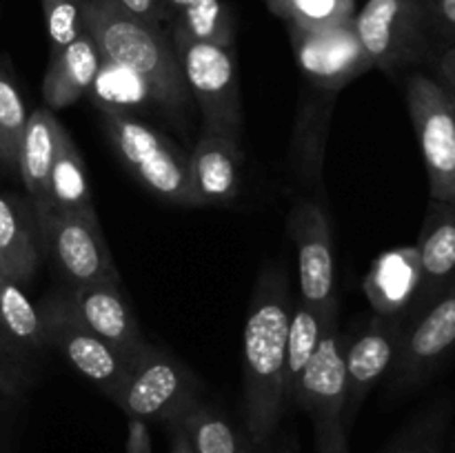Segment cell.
Instances as JSON below:
<instances>
[{"instance_id": "cell-4", "label": "cell", "mask_w": 455, "mask_h": 453, "mask_svg": "<svg viewBox=\"0 0 455 453\" xmlns=\"http://www.w3.org/2000/svg\"><path fill=\"white\" fill-rule=\"evenodd\" d=\"M172 43L191 100L204 118V127L238 140L243 131V105L234 47L191 38L178 25H172Z\"/></svg>"}, {"instance_id": "cell-13", "label": "cell", "mask_w": 455, "mask_h": 453, "mask_svg": "<svg viewBox=\"0 0 455 453\" xmlns=\"http://www.w3.org/2000/svg\"><path fill=\"white\" fill-rule=\"evenodd\" d=\"M347 400L345 340L338 333V320L327 324L320 345L291 391V404L300 407L314 422V429L342 422Z\"/></svg>"}, {"instance_id": "cell-25", "label": "cell", "mask_w": 455, "mask_h": 453, "mask_svg": "<svg viewBox=\"0 0 455 453\" xmlns=\"http://www.w3.org/2000/svg\"><path fill=\"white\" fill-rule=\"evenodd\" d=\"M333 320L338 318L324 320L318 311L311 309L309 305H305L300 298L291 305L287 331V371H284V386H287L289 404H291V391L298 376H300L302 369L307 367L311 355L315 354L324 329H327V324L333 322Z\"/></svg>"}, {"instance_id": "cell-33", "label": "cell", "mask_w": 455, "mask_h": 453, "mask_svg": "<svg viewBox=\"0 0 455 453\" xmlns=\"http://www.w3.org/2000/svg\"><path fill=\"white\" fill-rule=\"evenodd\" d=\"M116 3L132 16L151 22L156 27H163V29L164 25L172 27L173 20H176V13L164 0H116Z\"/></svg>"}, {"instance_id": "cell-7", "label": "cell", "mask_w": 455, "mask_h": 453, "mask_svg": "<svg viewBox=\"0 0 455 453\" xmlns=\"http://www.w3.org/2000/svg\"><path fill=\"white\" fill-rule=\"evenodd\" d=\"M34 213L43 256L53 262L67 287L102 282V280L120 282V274L105 242L98 218L76 216L58 209Z\"/></svg>"}, {"instance_id": "cell-19", "label": "cell", "mask_w": 455, "mask_h": 453, "mask_svg": "<svg viewBox=\"0 0 455 453\" xmlns=\"http://www.w3.org/2000/svg\"><path fill=\"white\" fill-rule=\"evenodd\" d=\"M100 65V52L84 29L65 49L49 53V65L43 78L44 107L49 111H58L78 102L92 89Z\"/></svg>"}, {"instance_id": "cell-22", "label": "cell", "mask_w": 455, "mask_h": 453, "mask_svg": "<svg viewBox=\"0 0 455 453\" xmlns=\"http://www.w3.org/2000/svg\"><path fill=\"white\" fill-rule=\"evenodd\" d=\"M52 209L76 213L84 218H98L93 209L92 189H89L87 167L74 138L65 127H58L56 155H53L52 176H49Z\"/></svg>"}, {"instance_id": "cell-8", "label": "cell", "mask_w": 455, "mask_h": 453, "mask_svg": "<svg viewBox=\"0 0 455 453\" xmlns=\"http://www.w3.org/2000/svg\"><path fill=\"white\" fill-rule=\"evenodd\" d=\"M404 98L429 176L431 200L455 203V123L449 91L435 78L411 74Z\"/></svg>"}, {"instance_id": "cell-29", "label": "cell", "mask_w": 455, "mask_h": 453, "mask_svg": "<svg viewBox=\"0 0 455 453\" xmlns=\"http://www.w3.org/2000/svg\"><path fill=\"white\" fill-rule=\"evenodd\" d=\"M287 25L323 29L354 20V0H289Z\"/></svg>"}, {"instance_id": "cell-1", "label": "cell", "mask_w": 455, "mask_h": 453, "mask_svg": "<svg viewBox=\"0 0 455 453\" xmlns=\"http://www.w3.org/2000/svg\"><path fill=\"white\" fill-rule=\"evenodd\" d=\"M291 298L283 266L260 271L243 333L244 433L253 453H274L287 411V331Z\"/></svg>"}, {"instance_id": "cell-41", "label": "cell", "mask_w": 455, "mask_h": 453, "mask_svg": "<svg viewBox=\"0 0 455 453\" xmlns=\"http://www.w3.org/2000/svg\"><path fill=\"white\" fill-rule=\"evenodd\" d=\"M449 102H451V111H453V123H455V98L449 93Z\"/></svg>"}, {"instance_id": "cell-12", "label": "cell", "mask_w": 455, "mask_h": 453, "mask_svg": "<svg viewBox=\"0 0 455 453\" xmlns=\"http://www.w3.org/2000/svg\"><path fill=\"white\" fill-rule=\"evenodd\" d=\"M289 231L298 249L300 300L324 320L336 315V262L327 213L315 203H298L291 209Z\"/></svg>"}, {"instance_id": "cell-23", "label": "cell", "mask_w": 455, "mask_h": 453, "mask_svg": "<svg viewBox=\"0 0 455 453\" xmlns=\"http://www.w3.org/2000/svg\"><path fill=\"white\" fill-rule=\"evenodd\" d=\"M0 342L9 354L40 355L47 349L38 309L20 284L0 274Z\"/></svg>"}, {"instance_id": "cell-15", "label": "cell", "mask_w": 455, "mask_h": 453, "mask_svg": "<svg viewBox=\"0 0 455 453\" xmlns=\"http://www.w3.org/2000/svg\"><path fill=\"white\" fill-rule=\"evenodd\" d=\"M67 298L80 322L129 360H136L147 349L149 342L142 336L138 318L120 293L118 282L102 280V282L78 284L69 287Z\"/></svg>"}, {"instance_id": "cell-39", "label": "cell", "mask_w": 455, "mask_h": 453, "mask_svg": "<svg viewBox=\"0 0 455 453\" xmlns=\"http://www.w3.org/2000/svg\"><path fill=\"white\" fill-rule=\"evenodd\" d=\"M267 7L271 9V12L275 13V16H280L284 20L287 18V7H289V0H265Z\"/></svg>"}, {"instance_id": "cell-20", "label": "cell", "mask_w": 455, "mask_h": 453, "mask_svg": "<svg viewBox=\"0 0 455 453\" xmlns=\"http://www.w3.org/2000/svg\"><path fill=\"white\" fill-rule=\"evenodd\" d=\"M40 262L43 247L34 207L0 194V274L25 287L34 282Z\"/></svg>"}, {"instance_id": "cell-11", "label": "cell", "mask_w": 455, "mask_h": 453, "mask_svg": "<svg viewBox=\"0 0 455 453\" xmlns=\"http://www.w3.org/2000/svg\"><path fill=\"white\" fill-rule=\"evenodd\" d=\"M289 38L300 71L320 89L338 91L373 69L355 34L354 20L323 29L289 25Z\"/></svg>"}, {"instance_id": "cell-3", "label": "cell", "mask_w": 455, "mask_h": 453, "mask_svg": "<svg viewBox=\"0 0 455 453\" xmlns=\"http://www.w3.org/2000/svg\"><path fill=\"white\" fill-rule=\"evenodd\" d=\"M100 115L120 163L140 185L167 203L204 207L191 178L189 155L182 154L167 136L142 123L133 111L100 109Z\"/></svg>"}, {"instance_id": "cell-38", "label": "cell", "mask_w": 455, "mask_h": 453, "mask_svg": "<svg viewBox=\"0 0 455 453\" xmlns=\"http://www.w3.org/2000/svg\"><path fill=\"white\" fill-rule=\"evenodd\" d=\"M169 426V453H196L191 447L189 438H187L185 429L180 425H167Z\"/></svg>"}, {"instance_id": "cell-35", "label": "cell", "mask_w": 455, "mask_h": 453, "mask_svg": "<svg viewBox=\"0 0 455 453\" xmlns=\"http://www.w3.org/2000/svg\"><path fill=\"white\" fill-rule=\"evenodd\" d=\"M315 453H349V440L342 422L314 429Z\"/></svg>"}, {"instance_id": "cell-16", "label": "cell", "mask_w": 455, "mask_h": 453, "mask_svg": "<svg viewBox=\"0 0 455 453\" xmlns=\"http://www.w3.org/2000/svg\"><path fill=\"white\" fill-rule=\"evenodd\" d=\"M416 249L420 258V287L404 322L455 287V203L431 200Z\"/></svg>"}, {"instance_id": "cell-5", "label": "cell", "mask_w": 455, "mask_h": 453, "mask_svg": "<svg viewBox=\"0 0 455 453\" xmlns=\"http://www.w3.org/2000/svg\"><path fill=\"white\" fill-rule=\"evenodd\" d=\"M200 398V382L176 355L147 345L111 402L127 420L172 425Z\"/></svg>"}, {"instance_id": "cell-21", "label": "cell", "mask_w": 455, "mask_h": 453, "mask_svg": "<svg viewBox=\"0 0 455 453\" xmlns=\"http://www.w3.org/2000/svg\"><path fill=\"white\" fill-rule=\"evenodd\" d=\"M60 120L47 109L31 111L22 133L20 154H18V173L31 198L34 211L52 209L49 176H52L53 155H56V136Z\"/></svg>"}, {"instance_id": "cell-30", "label": "cell", "mask_w": 455, "mask_h": 453, "mask_svg": "<svg viewBox=\"0 0 455 453\" xmlns=\"http://www.w3.org/2000/svg\"><path fill=\"white\" fill-rule=\"evenodd\" d=\"M47 27L49 53H56L83 34V0H40Z\"/></svg>"}, {"instance_id": "cell-24", "label": "cell", "mask_w": 455, "mask_h": 453, "mask_svg": "<svg viewBox=\"0 0 455 453\" xmlns=\"http://www.w3.org/2000/svg\"><path fill=\"white\" fill-rule=\"evenodd\" d=\"M196 453H253L247 433H240L234 422L213 404L198 400L178 420Z\"/></svg>"}, {"instance_id": "cell-14", "label": "cell", "mask_w": 455, "mask_h": 453, "mask_svg": "<svg viewBox=\"0 0 455 453\" xmlns=\"http://www.w3.org/2000/svg\"><path fill=\"white\" fill-rule=\"evenodd\" d=\"M404 320L398 315H376L354 342L345 345L347 400L342 413V426L349 433L358 409L363 407L369 391L385 376L398 354Z\"/></svg>"}, {"instance_id": "cell-31", "label": "cell", "mask_w": 455, "mask_h": 453, "mask_svg": "<svg viewBox=\"0 0 455 453\" xmlns=\"http://www.w3.org/2000/svg\"><path fill=\"white\" fill-rule=\"evenodd\" d=\"M444 429L443 413H431L413 429H409L398 442H394L387 453H438L440 433Z\"/></svg>"}, {"instance_id": "cell-40", "label": "cell", "mask_w": 455, "mask_h": 453, "mask_svg": "<svg viewBox=\"0 0 455 453\" xmlns=\"http://www.w3.org/2000/svg\"><path fill=\"white\" fill-rule=\"evenodd\" d=\"M164 3L173 9V13H176V16H180V13L187 12V9H189L196 0H164Z\"/></svg>"}, {"instance_id": "cell-28", "label": "cell", "mask_w": 455, "mask_h": 453, "mask_svg": "<svg viewBox=\"0 0 455 453\" xmlns=\"http://www.w3.org/2000/svg\"><path fill=\"white\" fill-rule=\"evenodd\" d=\"M89 91L93 93L98 109L132 111L136 102L140 105V102L149 100V93H147V89L142 87V83L136 76L105 60H102L100 71H98Z\"/></svg>"}, {"instance_id": "cell-36", "label": "cell", "mask_w": 455, "mask_h": 453, "mask_svg": "<svg viewBox=\"0 0 455 453\" xmlns=\"http://www.w3.org/2000/svg\"><path fill=\"white\" fill-rule=\"evenodd\" d=\"M127 453H151V440L149 431H147V422L129 420Z\"/></svg>"}, {"instance_id": "cell-27", "label": "cell", "mask_w": 455, "mask_h": 453, "mask_svg": "<svg viewBox=\"0 0 455 453\" xmlns=\"http://www.w3.org/2000/svg\"><path fill=\"white\" fill-rule=\"evenodd\" d=\"M173 25L180 27L191 38L234 47V22L229 9L220 0H196L187 12L176 16Z\"/></svg>"}, {"instance_id": "cell-6", "label": "cell", "mask_w": 455, "mask_h": 453, "mask_svg": "<svg viewBox=\"0 0 455 453\" xmlns=\"http://www.w3.org/2000/svg\"><path fill=\"white\" fill-rule=\"evenodd\" d=\"M38 315L47 346L56 349L102 395L114 400L132 371L133 360L84 327L71 309L67 293H52L44 298L38 306Z\"/></svg>"}, {"instance_id": "cell-10", "label": "cell", "mask_w": 455, "mask_h": 453, "mask_svg": "<svg viewBox=\"0 0 455 453\" xmlns=\"http://www.w3.org/2000/svg\"><path fill=\"white\" fill-rule=\"evenodd\" d=\"M455 351V287L407 320L391 371L394 389H413Z\"/></svg>"}, {"instance_id": "cell-17", "label": "cell", "mask_w": 455, "mask_h": 453, "mask_svg": "<svg viewBox=\"0 0 455 453\" xmlns=\"http://www.w3.org/2000/svg\"><path fill=\"white\" fill-rule=\"evenodd\" d=\"M240 155L238 140L204 127L189 154V169L196 191L207 204H227L240 194Z\"/></svg>"}, {"instance_id": "cell-32", "label": "cell", "mask_w": 455, "mask_h": 453, "mask_svg": "<svg viewBox=\"0 0 455 453\" xmlns=\"http://www.w3.org/2000/svg\"><path fill=\"white\" fill-rule=\"evenodd\" d=\"M420 4L427 29L455 38V0H420Z\"/></svg>"}, {"instance_id": "cell-2", "label": "cell", "mask_w": 455, "mask_h": 453, "mask_svg": "<svg viewBox=\"0 0 455 453\" xmlns=\"http://www.w3.org/2000/svg\"><path fill=\"white\" fill-rule=\"evenodd\" d=\"M83 27L105 62L129 71L142 83L154 102L176 129L191 123L194 100L187 89L172 36L163 27L124 12L116 0H83Z\"/></svg>"}, {"instance_id": "cell-26", "label": "cell", "mask_w": 455, "mask_h": 453, "mask_svg": "<svg viewBox=\"0 0 455 453\" xmlns=\"http://www.w3.org/2000/svg\"><path fill=\"white\" fill-rule=\"evenodd\" d=\"M29 114L20 96L7 60L0 58V164L9 171H18L22 133Z\"/></svg>"}, {"instance_id": "cell-18", "label": "cell", "mask_w": 455, "mask_h": 453, "mask_svg": "<svg viewBox=\"0 0 455 453\" xmlns=\"http://www.w3.org/2000/svg\"><path fill=\"white\" fill-rule=\"evenodd\" d=\"M420 287V258L416 244L387 251L364 278V293L376 315L407 318Z\"/></svg>"}, {"instance_id": "cell-9", "label": "cell", "mask_w": 455, "mask_h": 453, "mask_svg": "<svg viewBox=\"0 0 455 453\" xmlns=\"http://www.w3.org/2000/svg\"><path fill=\"white\" fill-rule=\"evenodd\" d=\"M354 29L373 69L387 74L422 60L429 49L420 0H369L354 16Z\"/></svg>"}, {"instance_id": "cell-37", "label": "cell", "mask_w": 455, "mask_h": 453, "mask_svg": "<svg viewBox=\"0 0 455 453\" xmlns=\"http://www.w3.org/2000/svg\"><path fill=\"white\" fill-rule=\"evenodd\" d=\"M435 69H438V78L435 80L455 98V44L438 58Z\"/></svg>"}, {"instance_id": "cell-34", "label": "cell", "mask_w": 455, "mask_h": 453, "mask_svg": "<svg viewBox=\"0 0 455 453\" xmlns=\"http://www.w3.org/2000/svg\"><path fill=\"white\" fill-rule=\"evenodd\" d=\"M27 386L25 373L16 364L13 355L4 349L0 342V398L4 400H16L20 398L22 391Z\"/></svg>"}]
</instances>
